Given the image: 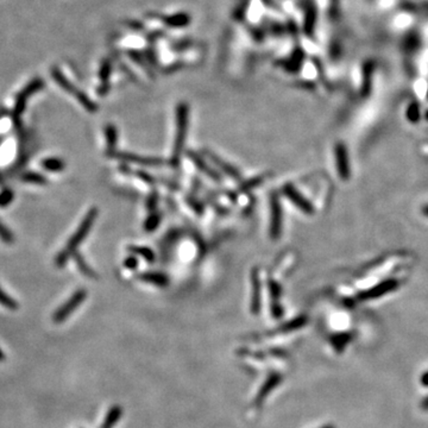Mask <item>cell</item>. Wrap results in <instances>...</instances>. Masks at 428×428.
Returning <instances> with one entry per match:
<instances>
[{"instance_id":"16","label":"cell","mask_w":428,"mask_h":428,"mask_svg":"<svg viewBox=\"0 0 428 428\" xmlns=\"http://www.w3.org/2000/svg\"><path fill=\"white\" fill-rule=\"evenodd\" d=\"M307 323H308V318L306 316H300L295 318V319L288 321L287 324L282 325V326H280L277 330H274L273 334H284V333H289V332L300 330L301 327L306 326Z\"/></svg>"},{"instance_id":"25","label":"cell","mask_w":428,"mask_h":428,"mask_svg":"<svg viewBox=\"0 0 428 428\" xmlns=\"http://www.w3.org/2000/svg\"><path fill=\"white\" fill-rule=\"evenodd\" d=\"M0 304L3 307L8 308L10 310H17L19 308V304L17 301L9 295L8 293L4 292L2 288H0Z\"/></svg>"},{"instance_id":"20","label":"cell","mask_w":428,"mask_h":428,"mask_svg":"<svg viewBox=\"0 0 428 428\" xmlns=\"http://www.w3.org/2000/svg\"><path fill=\"white\" fill-rule=\"evenodd\" d=\"M129 251L132 253V255L142 257L143 259H145L148 263L155 262V253L151 249L146 248V246H137V245H130Z\"/></svg>"},{"instance_id":"5","label":"cell","mask_w":428,"mask_h":428,"mask_svg":"<svg viewBox=\"0 0 428 428\" xmlns=\"http://www.w3.org/2000/svg\"><path fill=\"white\" fill-rule=\"evenodd\" d=\"M270 237L273 241H277L282 232V206L276 194H273L270 199Z\"/></svg>"},{"instance_id":"30","label":"cell","mask_w":428,"mask_h":428,"mask_svg":"<svg viewBox=\"0 0 428 428\" xmlns=\"http://www.w3.org/2000/svg\"><path fill=\"white\" fill-rule=\"evenodd\" d=\"M268 284H269L270 295H271L274 301H279V299L281 297V294H282V288H281L280 283L275 280H269Z\"/></svg>"},{"instance_id":"17","label":"cell","mask_w":428,"mask_h":428,"mask_svg":"<svg viewBox=\"0 0 428 428\" xmlns=\"http://www.w3.org/2000/svg\"><path fill=\"white\" fill-rule=\"evenodd\" d=\"M105 136H106V142H107V153L114 152L115 146H117L118 142V131L117 128L112 124H107L105 126Z\"/></svg>"},{"instance_id":"42","label":"cell","mask_w":428,"mask_h":428,"mask_svg":"<svg viewBox=\"0 0 428 428\" xmlns=\"http://www.w3.org/2000/svg\"><path fill=\"white\" fill-rule=\"evenodd\" d=\"M0 144H2V140H0Z\"/></svg>"},{"instance_id":"9","label":"cell","mask_w":428,"mask_h":428,"mask_svg":"<svg viewBox=\"0 0 428 428\" xmlns=\"http://www.w3.org/2000/svg\"><path fill=\"white\" fill-rule=\"evenodd\" d=\"M251 284H252V297H251V312L252 314L259 313L261 310V280H259V271L257 268H253L251 271Z\"/></svg>"},{"instance_id":"6","label":"cell","mask_w":428,"mask_h":428,"mask_svg":"<svg viewBox=\"0 0 428 428\" xmlns=\"http://www.w3.org/2000/svg\"><path fill=\"white\" fill-rule=\"evenodd\" d=\"M283 193L287 195V198L289 199L292 203L295 205V206L299 208L301 212H303L304 214L312 215L316 213V208H314L313 205L307 198H304L302 194L300 193L299 190L296 189L295 187L293 186L292 183H287L283 186Z\"/></svg>"},{"instance_id":"36","label":"cell","mask_w":428,"mask_h":428,"mask_svg":"<svg viewBox=\"0 0 428 428\" xmlns=\"http://www.w3.org/2000/svg\"><path fill=\"white\" fill-rule=\"evenodd\" d=\"M156 203H157V197H156V194H153V198L150 197L148 201V207L150 208V210H151V208H155Z\"/></svg>"},{"instance_id":"4","label":"cell","mask_w":428,"mask_h":428,"mask_svg":"<svg viewBox=\"0 0 428 428\" xmlns=\"http://www.w3.org/2000/svg\"><path fill=\"white\" fill-rule=\"evenodd\" d=\"M43 87H44V81L40 77L33 79L30 84H27L25 87L23 88L22 92L17 95L15 108H13V117H15L16 119H18L20 115H22L24 109H25L27 99L31 97L33 93H36V92L42 90Z\"/></svg>"},{"instance_id":"32","label":"cell","mask_w":428,"mask_h":428,"mask_svg":"<svg viewBox=\"0 0 428 428\" xmlns=\"http://www.w3.org/2000/svg\"><path fill=\"white\" fill-rule=\"evenodd\" d=\"M407 117H408L409 121H417V118H420L419 105L417 104L409 105L408 109H407Z\"/></svg>"},{"instance_id":"13","label":"cell","mask_w":428,"mask_h":428,"mask_svg":"<svg viewBox=\"0 0 428 428\" xmlns=\"http://www.w3.org/2000/svg\"><path fill=\"white\" fill-rule=\"evenodd\" d=\"M375 63L374 61H366L362 67V86L361 93L366 97L372 88V79H374Z\"/></svg>"},{"instance_id":"23","label":"cell","mask_w":428,"mask_h":428,"mask_svg":"<svg viewBox=\"0 0 428 428\" xmlns=\"http://www.w3.org/2000/svg\"><path fill=\"white\" fill-rule=\"evenodd\" d=\"M73 257L75 259V262H76L79 269H80V271L84 274V275H86L87 277H91V279H97V274H95L94 270L87 264V262L85 261L84 257H82L80 253L76 251L73 255Z\"/></svg>"},{"instance_id":"11","label":"cell","mask_w":428,"mask_h":428,"mask_svg":"<svg viewBox=\"0 0 428 428\" xmlns=\"http://www.w3.org/2000/svg\"><path fill=\"white\" fill-rule=\"evenodd\" d=\"M187 157L191 161V162H193L194 166L197 167L199 170L203 171L205 175L211 177V179L214 180L215 182H220L221 176L219 175V173H217V171H215L211 166H208V164L206 163V161H205L204 159H201L200 155H198L195 151H188Z\"/></svg>"},{"instance_id":"7","label":"cell","mask_w":428,"mask_h":428,"mask_svg":"<svg viewBox=\"0 0 428 428\" xmlns=\"http://www.w3.org/2000/svg\"><path fill=\"white\" fill-rule=\"evenodd\" d=\"M334 157H335V168H337L338 176L341 180L347 181L350 179V163H348L347 150L344 144L338 143L334 146Z\"/></svg>"},{"instance_id":"21","label":"cell","mask_w":428,"mask_h":428,"mask_svg":"<svg viewBox=\"0 0 428 428\" xmlns=\"http://www.w3.org/2000/svg\"><path fill=\"white\" fill-rule=\"evenodd\" d=\"M51 75H53L54 80L60 85L61 88H63L64 91L69 92V93H73V94L76 93V91H77L76 88H75L74 86L67 80L66 76H64V75L61 73V71L57 69V68H54V69L51 70Z\"/></svg>"},{"instance_id":"33","label":"cell","mask_w":428,"mask_h":428,"mask_svg":"<svg viewBox=\"0 0 428 428\" xmlns=\"http://www.w3.org/2000/svg\"><path fill=\"white\" fill-rule=\"evenodd\" d=\"M271 314H273V318H275V319H280V318L283 316V308L281 307L279 301H274V302H273Z\"/></svg>"},{"instance_id":"15","label":"cell","mask_w":428,"mask_h":428,"mask_svg":"<svg viewBox=\"0 0 428 428\" xmlns=\"http://www.w3.org/2000/svg\"><path fill=\"white\" fill-rule=\"evenodd\" d=\"M352 339H354L352 332H339V333L334 334L333 337H331L330 341L332 347L337 351V354H341L345 350V347L350 344Z\"/></svg>"},{"instance_id":"2","label":"cell","mask_w":428,"mask_h":428,"mask_svg":"<svg viewBox=\"0 0 428 428\" xmlns=\"http://www.w3.org/2000/svg\"><path fill=\"white\" fill-rule=\"evenodd\" d=\"M188 118H189V108L186 102H181L176 109V135L175 143H174L173 157H171V166L177 167L180 163L181 155H182L184 142H186L187 130H188Z\"/></svg>"},{"instance_id":"26","label":"cell","mask_w":428,"mask_h":428,"mask_svg":"<svg viewBox=\"0 0 428 428\" xmlns=\"http://www.w3.org/2000/svg\"><path fill=\"white\" fill-rule=\"evenodd\" d=\"M75 95V98L79 100V102H80V104L84 106V107L87 109L88 112H95V111H98V106L94 104L93 101L91 100L90 98L87 97V95H86L84 92H81V91H76V93L74 94Z\"/></svg>"},{"instance_id":"35","label":"cell","mask_w":428,"mask_h":428,"mask_svg":"<svg viewBox=\"0 0 428 428\" xmlns=\"http://www.w3.org/2000/svg\"><path fill=\"white\" fill-rule=\"evenodd\" d=\"M136 175L139 177L140 180H143L144 182L149 183V184H155V179L151 175H149V174L146 173H143V171H137Z\"/></svg>"},{"instance_id":"18","label":"cell","mask_w":428,"mask_h":428,"mask_svg":"<svg viewBox=\"0 0 428 428\" xmlns=\"http://www.w3.org/2000/svg\"><path fill=\"white\" fill-rule=\"evenodd\" d=\"M41 164L44 170L51 171V173H60L66 168V163L59 157H48V159H44Z\"/></svg>"},{"instance_id":"31","label":"cell","mask_w":428,"mask_h":428,"mask_svg":"<svg viewBox=\"0 0 428 428\" xmlns=\"http://www.w3.org/2000/svg\"><path fill=\"white\" fill-rule=\"evenodd\" d=\"M419 44H420V40H419V37L415 35V33H412V35H409L405 41V48L409 51L415 50L416 48L419 47Z\"/></svg>"},{"instance_id":"3","label":"cell","mask_w":428,"mask_h":428,"mask_svg":"<svg viewBox=\"0 0 428 428\" xmlns=\"http://www.w3.org/2000/svg\"><path fill=\"white\" fill-rule=\"evenodd\" d=\"M87 299V290L79 289L73 293L69 299L61 306L59 309H56L53 314V321L55 324H61L64 320L68 319L71 316V313L75 309L80 307V304Z\"/></svg>"},{"instance_id":"41","label":"cell","mask_w":428,"mask_h":428,"mask_svg":"<svg viewBox=\"0 0 428 428\" xmlns=\"http://www.w3.org/2000/svg\"><path fill=\"white\" fill-rule=\"evenodd\" d=\"M321 428H335L333 424H327V426H324V427H321Z\"/></svg>"},{"instance_id":"24","label":"cell","mask_w":428,"mask_h":428,"mask_svg":"<svg viewBox=\"0 0 428 428\" xmlns=\"http://www.w3.org/2000/svg\"><path fill=\"white\" fill-rule=\"evenodd\" d=\"M266 175H259V176H256V177H252V179H250L249 181H245V182H243L241 186L238 188V191L239 193H246V191L253 189V188L261 186V184L264 182Z\"/></svg>"},{"instance_id":"22","label":"cell","mask_w":428,"mask_h":428,"mask_svg":"<svg viewBox=\"0 0 428 428\" xmlns=\"http://www.w3.org/2000/svg\"><path fill=\"white\" fill-rule=\"evenodd\" d=\"M22 181L25 183L37 184V186H44L48 183L47 177L43 174L35 173V171H26L22 175Z\"/></svg>"},{"instance_id":"29","label":"cell","mask_w":428,"mask_h":428,"mask_svg":"<svg viewBox=\"0 0 428 428\" xmlns=\"http://www.w3.org/2000/svg\"><path fill=\"white\" fill-rule=\"evenodd\" d=\"M0 239L6 244H12L15 242V236H13L12 231L9 227H6L2 221H0Z\"/></svg>"},{"instance_id":"37","label":"cell","mask_w":428,"mask_h":428,"mask_svg":"<svg viewBox=\"0 0 428 428\" xmlns=\"http://www.w3.org/2000/svg\"><path fill=\"white\" fill-rule=\"evenodd\" d=\"M420 382H421V384H422L423 386H428V371L424 372V374L422 376H421Z\"/></svg>"},{"instance_id":"10","label":"cell","mask_w":428,"mask_h":428,"mask_svg":"<svg viewBox=\"0 0 428 428\" xmlns=\"http://www.w3.org/2000/svg\"><path fill=\"white\" fill-rule=\"evenodd\" d=\"M204 152H205V155H206L208 159L212 161V162H214L215 166L220 168V169L224 171L225 174H227V175L232 177V179H235V180H241L242 179V175H241V173H239L238 169H236L234 166H231L230 163L222 160L220 156H218L217 153H214L213 151H212V150L205 149Z\"/></svg>"},{"instance_id":"19","label":"cell","mask_w":428,"mask_h":428,"mask_svg":"<svg viewBox=\"0 0 428 428\" xmlns=\"http://www.w3.org/2000/svg\"><path fill=\"white\" fill-rule=\"evenodd\" d=\"M123 414V410L119 406H114L109 409V412L106 415L104 422H102L100 428H113L117 424V422L121 419Z\"/></svg>"},{"instance_id":"38","label":"cell","mask_w":428,"mask_h":428,"mask_svg":"<svg viewBox=\"0 0 428 428\" xmlns=\"http://www.w3.org/2000/svg\"><path fill=\"white\" fill-rule=\"evenodd\" d=\"M421 408L423 410H428V396L424 397L422 400V402H421Z\"/></svg>"},{"instance_id":"28","label":"cell","mask_w":428,"mask_h":428,"mask_svg":"<svg viewBox=\"0 0 428 428\" xmlns=\"http://www.w3.org/2000/svg\"><path fill=\"white\" fill-rule=\"evenodd\" d=\"M13 199H15V193L12 189L6 188V189L0 191V208L8 207L9 205H11Z\"/></svg>"},{"instance_id":"1","label":"cell","mask_w":428,"mask_h":428,"mask_svg":"<svg viewBox=\"0 0 428 428\" xmlns=\"http://www.w3.org/2000/svg\"><path fill=\"white\" fill-rule=\"evenodd\" d=\"M97 217H98V208H95V207L91 208L90 212L85 215V218L82 219L81 224L79 225L77 230L75 231V234L70 237L69 242L67 243L66 248H64L62 251L56 256V258H55V264L59 266V268L64 266V264L68 262V259H69L70 257L76 252L79 245L85 241L86 237H87L88 234L91 232V228L95 222V220H97Z\"/></svg>"},{"instance_id":"39","label":"cell","mask_w":428,"mask_h":428,"mask_svg":"<svg viewBox=\"0 0 428 428\" xmlns=\"http://www.w3.org/2000/svg\"><path fill=\"white\" fill-rule=\"evenodd\" d=\"M422 214H423L424 217H426V218H428V204H427V205H424V206L422 207Z\"/></svg>"},{"instance_id":"8","label":"cell","mask_w":428,"mask_h":428,"mask_svg":"<svg viewBox=\"0 0 428 428\" xmlns=\"http://www.w3.org/2000/svg\"><path fill=\"white\" fill-rule=\"evenodd\" d=\"M112 157H117L119 160L125 161V162L135 163V164H140V166L144 167H159L164 164V161L159 159V157H144V156H138L133 155V153H128V152H112L109 153Z\"/></svg>"},{"instance_id":"12","label":"cell","mask_w":428,"mask_h":428,"mask_svg":"<svg viewBox=\"0 0 428 428\" xmlns=\"http://www.w3.org/2000/svg\"><path fill=\"white\" fill-rule=\"evenodd\" d=\"M281 382H282V376H281L280 374H271V375H270L269 377L266 378L264 384L262 385L261 390H259L258 394H257V396L255 399V405L261 406L262 402L264 401L265 397L268 396L269 394L273 392V389L276 388V386L279 385Z\"/></svg>"},{"instance_id":"40","label":"cell","mask_w":428,"mask_h":428,"mask_svg":"<svg viewBox=\"0 0 428 428\" xmlns=\"http://www.w3.org/2000/svg\"><path fill=\"white\" fill-rule=\"evenodd\" d=\"M4 361H5V354H4V351L0 348V363L4 362Z\"/></svg>"},{"instance_id":"14","label":"cell","mask_w":428,"mask_h":428,"mask_svg":"<svg viewBox=\"0 0 428 428\" xmlns=\"http://www.w3.org/2000/svg\"><path fill=\"white\" fill-rule=\"evenodd\" d=\"M138 280L144 281L146 283L153 284V286L160 287V288H166L169 284V279H168L166 274L162 273H143L139 274Z\"/></svg>"},{"instance_id":"34","label":"cell","mask_w":428,"mask_h":428,"mask_svg":"<svg viewBox=\"0 0 428 428\" xmlns=\"http://www.w3.org/2000/svg\"><path fill=\"white\" fill-rule=\"evenodd\" d=\"M137 265H138V261H137L135 255L129 256L128 258L124 261V266L129 270H135L137 268Z\"/></svg>"},{"instance_id":"27","label":"cell","mask_w":428,"mask_h":428,"mask_svg":"<svg viewBox=\"0 0 428 428\" xmlns=\"http://www.w3.org/2000/svg\"><path fill=\"white\" fill-rule=\"evenodd\" d=\"M161 222V214L160 213H151L144 222V228L146 232H152L159 227Z\"/></svg>"}]
</instances>
